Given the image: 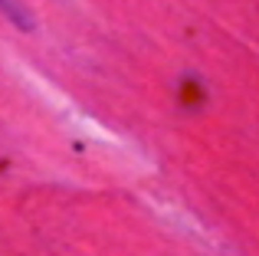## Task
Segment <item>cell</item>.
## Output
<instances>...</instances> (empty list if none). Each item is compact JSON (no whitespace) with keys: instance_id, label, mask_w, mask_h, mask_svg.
Wrapping results in <instances>:
<instances>
[{"instance_id":"cell-1","label":"cell","mask_w":259,"mask_h":256,"mask_svg":"<svg viewBox=\"0 0 259 256\" xmlns=\"http://www.w3.org/2000/svg\"><path fill=\"white\" fill-rule=\"evenodd\" d=\"M0 10H4V13H7V17H10V20H13V23H17V26H20V30H30V20H26V17H23V13H20V10H17V7H13V4H10V0H0Z\"/></svg>"}]
</instances>
